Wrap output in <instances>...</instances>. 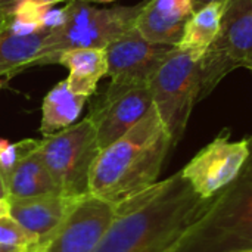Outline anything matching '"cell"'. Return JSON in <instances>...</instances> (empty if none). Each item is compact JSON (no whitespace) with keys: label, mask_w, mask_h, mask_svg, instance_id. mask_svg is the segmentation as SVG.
Listing matches in <instances>:
<instances>
[{"label":"cell","mask_w":252,"mask_h":252,"mask_svg":"<svg viewBox=\"0 0 252 252\" xmlns=\"http://www.w3.org/2000/svg\"><path fill=\"white\" fill-rule=\"evenodd\" d=\"M0 245L25 251L41 247L40 239L9 214L0 217Z\"/></svg>","instance_id":"d6986e66"},{"label":"cell","mask_w":252,"mask_h":252,"mask_svg":"<svg viewBox=\"0 0 252 252\" xmlns=\"http://www.w3.org/2000/svg\"><path fill=\"white\" fill-rule=\"evenodd\" d=\"M210 1H214V0H193V6H195V9H199L201 6H204Z\"/></svg>","instance_id":"484cf974"},{"label":"cell","mask_w":252,"mask_h":252,"mask_svg":"<svg viewBox=\"0 0 252 252\" xmlns=\"http://www.w3.org/2000/svg\"><path fill=\"white\" fill-rule=\"evenodd\" d=\"M6 190L7 199L59 193L49 170L46 168L38 154V148L28 154L12 171L6 180Z\"/></svg>","instance_id":"2e32d148"},{"label":"cell","mask_w":252,"mask_h":252,"mask_svg":"<svg viewBox=\"0 0 252 252\" xmlns=\"http://www.w3.org/2000/svg\"><path fill=\"white\" fill-rule=\"evenodd\" d=\"M173 49V46L151 43L131 28L105 47L108 77L118 86H148Z\"/></svg>","instance_id":"30bf717a"},{"label":"cell","mask_w":252,"mask_h":252,"mask_svg":"<svg viewBox=\"0 0 252 252\" xmlns=\"http://www.w3.org/2000/svg\"><path fill=\"white\" fill-rule=\"evenodd\" d=\"M251 140H232L230 131L223 130L180 170L182 177L202 199L214 198L242 171L252 154Z\"/></svg>","instance_id":"ba28073f"},{"label":"cell","mask_w":252,"mask_h":252,"mask_svg":"<svg viewBox=\"0 0 252 252\" xmlns=\"http://www.w3.org/2000/svg\"><path fill=\"white\" fill-rule=\"evenodd\" d=\"M193 12V0H145L134 28L151 43L176 47Z\"/></svg>","instance_id":"4fadbf2b"},{"label":"cell","mask_w":252,"mask_h":252,"mask_svg":"<svg viewBox=\"0 0 252 252\" xmlns=\"http://www.w3.org/2000/svg\"><path fill=\"white\" fill-rule=\"evenodd\" d=\"M50 30L16 34L9 28L0 31V75L38 65L49 49Z\"/></svg>","instance_id":"9a60e30c"},{"label":"cell","mask_w":252,"mask_h":252,"mask_svg":"<svg viewBox=\"0 0 252 252\" xmlns=\"http://www.w3.org/2000/svg\"><path fill=\"white\" fill-rule=\"evenodd\" d=\"M9 214V199L7 198H0V217Z\"/></svg>","instance_id":"7402d4cb"},{"label":"cell","mask_w":252,"mask_h":252,"mask_svg":"<svg viewBox=\"0 0 252 252\" xmlns=\"http://www.w3.org/2000/svg\"><path fill=\"white\" fill-rule=\"evenodd\" d=\"M25 250H18V248H12V247H4L0 245V252H24ZM28 251V250H27Z\"/></svg>","instance_id":"d4e9b609"},{"label":"cell","mask_w":252,"mask_h":252,"mask_svg":"<svg viewBox=\"0 0 252 252\" xmlns=\"http://www.w3.org/2000/svg\"><path fill=\"white\" fill-rule=\"evenodd\" d=\"M213 199L198 196L177 171L118 205L93 252H177Z\"/></svg>","instance_id":"6da1fadb"},{"label":"cell","mask_w":252,"mask_h":252,"mask_svg":"<svg viewBox=\"0 0 252 252\" xmlns=\"http://www.w3.org/2000/svg\"><path fill=\"white\" fill-rule=\"evenodd\" d=\"M58 63L69 69L66 84L68 89L84 97L94 94L97 83L108 75L106 50L100 47L69 49L59 55Z\"/></svg>","instance_id":"5bb4252c"},{"label":"cell","mask_w":252,"mask_h":252,"mask_svg":"<svg viewBox=\"0 0 252 252\" xmlns=\"http://www.w3.org/2000/svg\"><path fill=\"white\" fill-rule=\"evenodd\" d=\"M236 252H252V250H241V251H236Z\"/></svg>","instance_id":"f1b7e54d"},{"label":"cell","mask_w":252,"mask_h":252,"mask_svg":"<svg viewBox=\"0 0 252 252\" xmlns=\"http://www.w3.org/2000/svg\"><path fill=\"white\" fill-rule=\"evenodd\" d=\"M0 198H7V190H6V183L0 174Z\"/></svg>","instance_id":"cb8c5ba5"},{"label":"cell","mask_w":252,"mask_h":252,"mask_svg":"<svg viewBox=\"0 0 252 252\" xmlns=\"http://www.w3.org/2000/svg\"><path fill=\"white\" fill-rule=\"evenodd\" d=\"M143 1L136 6L96 7L84 0H71L63 7V21L50 30L49 49L38 65L58 63L62 52L78 47L105 49L134 28Z\"/></svg>","instance_id":"277c9868"},{"label":"cell","mask_w":252,"mask_h":252,"mask_svg":"<svg viewBox=\"0 0 252 252\" xmlns=\"http://www.w3.org/2000/svg\"><path fill=\"white\" fill-rule=\"evenodd\" d=\"M154 105L149 86H118L108 89L92 103L87 118L93 123L99 149L124 136Z\"/></svg>","instance_id":"9c48e42d"},{"label":"cell","mask_w":252,"mask_h":252,"mask_svg":"<svg viewBox=\"0 0 252 252\" xmlns=\"http://www.w3.org/2000/svg\"><path fill=\"white\" fill-rule=\"evenodd\" d=\"M202 53L174 47L149 81L154 106L174 146L182 140L201 94Z\"/></svg>","instance_id":"5b68a950"},{"label":"cell","mask_w":252,"mask_h":252,"mask_svg":"<svg viewBox=\"0 0 252 252\" xmlns=\"http://www.w3.org/2000/svg\"><path fill=\"white\" fill-rule=\"evenodd\" d=\"M40 140L25 139L19 142H9L6 139H0V174L6 183L12 171L18 167V164L34 149L38 148Z\"/></svg>","instance_id":"ffe728a7"},{"label":"cell","mask_w":252,"mask_h":252,"mask_svg":"<svg viewBox=\"0 0 252 252\" xmlns=\"http://www.w3.org/2000/svg\"><path fill=\"white\" fill-rule=\"evenodd\" d=\"M41 248H43V247H37V248H32V250H28V251L24 252H40L41 251Z\"/></svg>","instance_id":"83f0119b"},{"label":"cell","mask_w":252,"mask_h":252,"mask_svg":"<svg viewBox=\"0 0 252 252\" xmlns=\"http://www.w3.org/2000/svg\"><path fill=\"white\" fill-rule=\"evenodd\" d=\"M252 250V154L239 176L217 193L177 252Z\"/></svg>","instance_id":"3957f363"},{"label":"cell","mask_w":252,"mask_h":252,"mask_svg":"<svg viewBox=\"0 0 252 252\" xmlns=\"http://www.w3.org/2000/svg\"><path fill=\"white\" fill-rule=\"evenodd\" d=\"M84 1H89V3H92V1H96V3H109V1H115V0H84Z\"/></svg>","instance_id":"4316f807"},{"label":"cell","mask_w":252,"mask_h":252,"mask_svg":"<svg viewBox=\"0 0 252 252\" xmlns=\"http://www.w3.org/2000/svg\"><path fill=\"white\" fill-rule=\"evenodd\" d=\"M86 102L87 97L78 96L68 89L66 80L59 81L43 99L40 124L43 137L75 124Z\"/></svg>","instance_id":"e0dca14e"},{"label":"cell","mask_w":252,"mask_h":252,"mask_svg":"<svg viewBox=\"0 0 252 252\" xmlns=\"http://www.w3.org/2000/svg\"><path fill=\"white\" fill-rule=\"evenodd\" d=\"M238 68L252 71V0H227L219 35L201 58L199 100Z\"/></svg>","instance_id":"52a82bcc"},{"label":"cell","mask_w":252,"mask_h":252,"mask_svg":"<svg viewBox=\"0 0 252 252\" xmlns=\"http://www.w3.org/2000/svg\"><path fill=\"white\" fill-rule=\"evenodd\" d=\"M0 89H1V83H0Z\"/></svg>","instance_id":"f546056e"},{"label":"cell","mask_w":252,"mask_h":252,"mask_svg":"<svg viewBox=\"0 0 252 252\" xmlns=\"http://www.w3.org/2000/svg\"><path fill=\"white\" fill-rule=\"evenodd\" d=\"M99 152L94 126L87 117L44 136L38 145V154L59 193L75 198L90 195V174Z\"/></svg>","instance_id":"8992f818"},{"label":"cell","mask_w":252,"mask_h":252,"mask_svg":"<svg viewBox=\"0 0 252 252\" xmlns=\"http://www.w3.org/2000/svg\"><path fill=\"white\" fill-rule=\"evenodd\" d=\"M227 0H214L195 9L185 25L177 49L202 53L219 35Z\"/></svg>","instance_id":"ac0fdd59"},{"label":"cell","mask_w":252,"mask_h":252,"mask_svg":"<svg viewBox=\"0 0 252 252\" xmlns=\"http://www.w3.org/2000/svg\"><path fill=\"white\" fill-rule=\"evenodd\" d=\"M115 211V205L92 195L86 196L40 252H93Z\"/></svg>","instance_id":"8fae6325"},{"label":"cell","mask_w":252,"mask_h":252,"mask_svg":"<svg viewBox=\"0 0 252 252\" xmlns=\"http://www.w3.org/2000/svg\"><path fill=\"white\" fill-rule=\"evenodd\" d=\"M173 146L152 105L124 136L100 149L90 174V195L118 207L146 192L158 182Z\"/></svg>","instance_id":"7a4b0ae2"},{"label":"cell","mask_w":252,"mask_h":252,"mask_svg":"<svg viewBox=\"0 0 252 252\" xmlns=\"http://www.w3.org/2000/svg\"><path fill=\"white\" fill-rule=\"evenodd\" d=\"M84 198L50 193L9 199V216L34 233L40 239V245L44 247Z\"/></svg>","instance_id":"7c38bea8"},{"label":"cell","mask_w":252,"mask_h":252,"mask_svg":"<svg viewBox=\"0 0 252 252\" xmlns=\"http://www.w3.org/2000/svg\"><path fill=\"white\" fill-rule=\"evenodd\" d=\"M21 1H25V0H0V10L4 12V13H10L13 10V7L16 4H19ZM31 1H37V3H41V4H55V3H61V1H71V0H31Z\"/></svg>","instance_id":"44dd1931"},{"label":"cell","mask_w":252,"mask_h":252,"mask_svg":"<svg viewBox=\"0 0 252 252\" xmlns=\"http://www.w3.org/2000/svg\"><path fill=\"white\" fill-rule=\"evenodd\" d=\"M7 21H9V15L0 10V31H3V30L6 28Z\"/></svg>","instance_id":"603a6c76"}]
</instances>
